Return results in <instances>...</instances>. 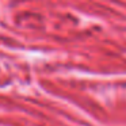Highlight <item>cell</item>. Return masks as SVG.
I'll use <instances>...</instances> for the list:
<instances>
[]
</instances>
